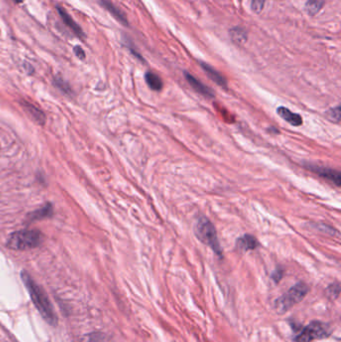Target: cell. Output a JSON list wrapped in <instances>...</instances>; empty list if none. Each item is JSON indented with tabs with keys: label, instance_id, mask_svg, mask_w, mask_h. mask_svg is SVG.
<instances>
[{
	"label": "cell",
	"instance_id": "6da1fadb",
	"mask_svg": "<svg viewBox=\"0 0 341 342\" xmlns=\"http://www.w3.org/2000/svg\"><path fill=\"white\" fill-rule=\"evenodd\" d=\"M21 279L23 281L29 295L31 300L37 310L42 315L47 323L52 326H56L58 323L57 315L54 311V308L47 297L45 291L40 287L34 280L31 278L30 275L26 271L21 272Z\"/></svg>",
	"mask_w": 341,
	"mask_h": 342
},
{
	"label": "cell",
	"instance_id": "7a4b0ae2",
	"mask_svg": "<svg viewBox=\"0 0 341 342\" xmlns=\"http://www.w3.org/2000/svg\"><path fill=\"white\" fill-rule=\"evenodd\" d=\"M194 232L201 242L209 246L218 256L222 255V249L217 237L215 227L208 218L205 216L198 218L194 226Z\"/></svg>",
	"mask_w": 341,
	"mask_h": 342
},
{
	"label": "cell",
	"instance_id": "3957f363",
	"mask_svg": "<svg viewBox=\"0 0 341 342\" xmlns=\"http://www.w3.org/2000/svg\"><path fill=\"white\" fill-rule=\"evenodd\" d=\"M309 291V287L304 282H298L293 285L286 293L275 300V309L278 313H284L301 302Z\"/></svg>",
	"mask_w": 341,
	"mask_h": 342
},
{
	"label": "cell",
	"instance_id": "277c9868",
	"mask_svg": "<svg viewBox=\"0 0 341 342\" xmlns=\"http://www.w3.org/2000/svg\"><path fill=\"white\" fill-rule=\"evenodd\" d=\"M43 235L38 230H20L11 234L7 246L15 250L35 248L42 242Z\"/></svg>",
	"mask_w": 341,
	"mask_h": 342
},
{
	"label": "cell",
	"instance_id": "5b68a950",
	"mask_svg": "<svg viewBox=\"0 0 341 342\" xmlns=\"http://www.w3.org/2000/svg\"><path fill=\"white\" fill-rule=\"evenodd\" d=\"M331 328L327 323L321 321H312L305 326L295 337V342H312L326 338L330 335Z\"/></svg>",
	"mask_w": 341,
	"mask_h": 342
},
{
	"label": "cell",
	"instance_id": "8992f818",
	"mask_svg": "<svg viewBox=\"0 0 341 342\" xmlns=\"http://www.w3.org/2000/svg\"><path fill=\"white\" fill-rule=\"evenodd\" d=\"M307 169L311 170L312 172L316 173L317 175H319L322 178H325L331 182H333L336 186H340L341 185V176L340 173L334 169L331 168H327V167H320L317 165H311L308 164L306 165Z\"/></svg>",
	"mask_w": 341,
	"mask_h": 342
},
{
	"label": "cell",
	"instance_id": "52a82bcc",
	"mask_svg": "<svg viewBox=\"0 0 341 342\" xmlns=\"http://www.w3.org/2000/svg\"><path fill=\"white\" fill-rule=\"evenodd\" d=\"M185 75L186 80L187 82L190 84V86L199 94L205 96V97H208V98H213L214 97V94L213 91L206 85H204L200 80H198L197 78H195L193 75H191L190 73L188 72H185L184 73Z\"/></svg>",
	"mask_w": 341,
	"mask_h": 342
},
{
	"label": "cell",
	"instance_id": "ba28073f",
	"mask_svg": "<svg viewBox=\"0 0 341 342\" xmlns=\"http://www.w3.org/2000/svg\"><path fill=\"white\" fill-rule=\"evenodd\" d=\"M56 9H57V11H58V13H59V15H60V17H61V19L63 20V22H64V24L71 32H73L75 35H77L80 38H83L84 37V32L81 29V27L73 20V18L68 14V12L65 9H63L60 6H57Z\"/></svg>",
	"mask_w": 341,
	"mask_h": 342
},
{
	"label": "cell",
	"instance_id": "9c48e42d",
	"mask_svg": "<svg viewBox=\"0 0 341 342\" xmlns=\"http://www.w3.org/2000/svg\"><path fill=\"white\" fill-rule=\"evenodd\" d=\"M277 114L282 119H284L289 125H293V126H300L303 122V119L299 114L293 113L288 108L283 107V106H280L277 108Z\"/></svg>",
	"mask_w": 341,
	"mask_h": 342
},
{
	"label": "cell",
	"instance_id": "30bf717a",
	"mask_svg": "<svg viewBox=\"0 0 341 342\" xmlns=\"http://www.w3.org/2000/svg\"><path fill=\"white\" fill-rule=\"evenodd\" d=\"M22 106L24 108V110L30 115L31 117L33 118L34 121H36L38 125H43L46 121V116L43 113L42 110H40L39 108H37L36 106H34L33 104H31L29 102L23 101Z\"/></svg>",
	"mask_w": 341,
	"mask_h": 342
},
{
	"label": "cell",
	"instance_id": "8fae6325",
	"mask_svg": "<svg viewBox=\"0 0 341 342\" xmlns=\"http://www.w3.org/2000/svg\"><path fill=\"white\" fill-rule=\"evenodd\" d=\"M200 65H201V67L203 68V70L206 72V74L208 75V77H209L211 80H213L216 84L220 85V86H222V87H226L227 82H226L225 78H224V77H223L217 70H215L212 66H210V65H208L207 63H200Z\"/></svg>",
	"mask_w": 341,
	"mask_h": 342
},
{
	"label": "cell",
	"instance_id": "7c38bea8",
	"mask_svg": "<svg viewBox=\"0 0 341 342\" xmlns=\"http://www.w3.org/2000/svg\"><path fill=\"white\" fill-rule=\"evenodd\" d=\"M236 243H237V247L243 251L254 250L259 246V242L257 241V239L250 234H245L241 236L240 238L237 239Z\"/></svg>",
	"mask_w": 341,
	"mask_h": 342
},
{
	"label": "cell",
	"instance_id": "4fadbf2b",
	"mask_svg": "<svg viewBox=\"0 0 341 342\" xmlns=\"http://www.w3.org/2000/svg\"><path fill=\"white\" fill-rule=\"evenodd\" d=\"M101 5L107 10L109 11L119 22H121L124 25H127V19L124 15L123 12L120 11L116 6H114L111 2L107 1V0H100Z\"/></svg>",
	"mask_w": 341,
	"mask_h": 342
},
{
	"label": "cell",
	"instance_id": "5bb4252c",
	"mask_svg": "<svg viewBox=\"0 0 341 342\" xmlns=\"http://www.w3.org/2000/svg\"><path fill=\"white\" fill-rule=\"evenodd\" d=\"M145 81L148 84V86L154 91H159L163 87V82H162L161 78L153 72H150V71L146 72Z\"/></svg>",
	"mask_w": 341,
	"mask_h": 342
},
{
	"label": "cell",
	"instance_id": "9a60e30c",
	"mask_svg": "<svg viewBox=\"0 0 341 342\" xmlns=\"http://www.w3.org/2000/svg\"><path fill=\"white\" fill-rule=\"evenodd\" d=\"M231 39L237 44H243L247 41V33L241 27H234L229 32Z\"/></svg>",
	"mask_w": 341,
	"mask_h": 342
},
{
	"label": "cell",
	"instance_id": "2e32d148",
	"mask_svg": "<svg viewBox=\"0 0 341 342\" xmlns=\"http://www.w3.org/2000/svg\"><path fill=\"white\" fill-rule=\"evenodd\" d=\"M325 1L324 0H307L305 4V10L310 16L316 15L323 7Z\"/></svg>",
	"mask_w": 341,
	"mask_h": 342
},
{
	"label": "cell",
	"instance_id": "e0dca14e",
	"mask_svg": "<svg viewBox=\"0 0 341 342\" xmlns=\"http://www.w3.org/2000/svg\"><path fill=\"white\" fill-rule=\"evenodd\" d=\"M51 213H52V206L50 204H47L41 209L32 212L30 214V219L31 220H37V219L48 217L51 215Z\"/></svg>",
	"mask_w": 341,
	"mask_h": 342
},
{
	"label": "cell",
	"instance_id": "ac0fdd59",
	"mask_svg": "<svg viewBox=\"0 0 341 342\" xmlns=\"http://www.w3.org/2000/svg\"><path fill=\"white\" fill-rule=\"evenodd\" d=\"M339 293H340V285H339L338 282L329 285L328 288L326 289V294H327V296H328L330 299H333V300L336 299V298H338Z\"/></svg>",
	"mask_w": 341,
	"mask_h": 342
},
{
	"label": "cell",
	"instance_id": "d6986e66",
	"mask_svg": "<svg viewBox=\"0 0 341 342\" xmlns=\"http://www.w3.org/2000/svg\"><path fill=\"white\" fill-rule=\"evenodd\" d=\"M340 106H336L335 108H332L330 109L328 112H327V116L328 118L331 120V121H334V122H339L340 121Z\"/></svg>",
	"mask_w": 341,
	"mask_h": 342
},
{
	"label": "cell",
	"instance_id": "ffe728a7",
	"mask_svg": "<svg viewBox=\"0 0 341 342\" xmlns=\"http://www.w3.org/2000/svg\"><path fill=\"white\" fill-rule=\"evenodd\" d=\"M265 0H252L251 2V8L255 13H260L263 9Z\"/></svg>",
	"mask_w": 341,
	"mask_h": 342
},
{
	"label": "cell",
	"instance_id": "44dd1931",
	"mask_svg": "<svg viewBox=\"0 0 341 342\" xmlns=\"http://www.w3.org/2000/svg\"><path fill=\"white\" fill-rule=\"evenodd\" d=\"M54 82H55V85H56L59 89H61L63 92H65V94H70V92H71L69 86L62 80L61 78H55V81H54Z\"/></svg>",
	"mask_w": 341,
	"mask_h": 342
},
{
	"label": "cell",
	"instance_id": "7402d4cb",
	"mask_svg": "<svg viewBox=\"0 0 341 342\" xmlns=\"http://www.w3.org/2000/svg\"><path fill=\"white\" fill-rule=\"evenodd\" d=\"M73 51H74V53H75V55L79 58V59H84L85 58V52H84V50L80 47V46H75L74 48H73Z\"/></svg>",
	"mask_w": 341,
	"mask_h": 342
},
{
	"label": "cell",
	"instance_id": "603a6c76",
	"mask_svg": "<svg viewBox=\"0 0 341 342\" xmlns=\"http://www.w3.org/2000/svg\"><path fill=\"white\" fill-rule=\"evenodd\" d=\"M272 279L274 280L275 282H279L280 279L283 277V270L280 269V268H277L271 275Z\"/></svg>",
	"mask_w": 341,
	"mask_h": 342
},
{
	"label": "cell",
	"instance_id": "cb8c5ba5",
	"mask_svg": "<svg viewBox=\"0 0 341 342\" xmlns=\"http://www.w3.org/2000/svg\"><path fill=\"white\" fill-rule=\"evenodd\" d=\"M15 3H21V2H23V0H13Z\"/></svg>",
	"mask_w": 341,
	"mask_h": 342
}]
</instances>
